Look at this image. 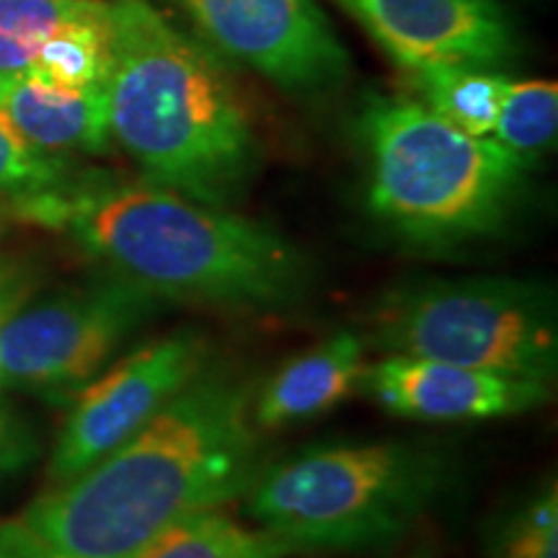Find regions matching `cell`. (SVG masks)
I'll return each mask as SVG.
<instances>
[{
  "instance_id": "obj_1",
  "label": "cell",
  "mask_w": 558,
  "mask_h": 558,
  "mask_svg": "<svg viewBox=\"0 0 558 558\" xmlns=\"http://www.w3.org/2000/svg\"><path fill=\"white\" fill-rule=\"evenodd\" d=\"M256 386L209 362L145 429L0 525V558H132L259 473Z\"/></svg>"
},
{
  "instance_id": "obj_2",
  "label": "cell",
  "mask_w": 558,
  "mask_h": 558,
  "mask_svg": "<svg viewBox=\"0 0 558 558\" xmlns=\"http://www.w3.org/2000/svg\"><path fill=\"white\" fill-rule=\"evenodd\" d=\"M32 218L68 226L107 275L166 305L279 313L316 288L308 256L275 228L150 181L52 194Z\"/></svg>"
},
{
  "instance_id": "obj_3",
  "label": "cell",
  "mask_w": 558,
  "mask_h": 558,
  "mask_svg": "<svg viewBox=\"0 0 558 558\" xmlns=\"http://www.w3.org/2000/svg\"><path fill=\"white\" fill-rule=\"evenodd\" d=\"M109 137L150 184L226 207L259 169V140L218 60L148 0H109Z\"/></svg>"
},
{
  "instance_id": "obj_4",
  "label": "cell",
  "mask_w": 558,
  "mask_h": 558,
  "mask_svg": "<svg viewBox=\"0 0 558 558\" xmlns=\"http://www.w3.org/2000/svg\"><path fill=\"white\" fill-rule=\"evenodd\" d=\"M450 484L452 458L437 445L341 442L262 465L243 501L295 556H369L401 546Z\"/></svg>"
},
{
  "instance_id": "obj_5",
  "label": "cell",
  "mask_w": 558,
  "mask_h": 558,
  "mask_svg": "<svg viewBox=\"0 0 558 558\" xmlns=\"http://www.w3.org/2000/svg\"><path fill=\"white\" fill-rule=\"evenodd\" d=\"M373 215L403 243L452 248L497 233L527 160L424 104L375 101L362 122Z\"/></svg>"
},
{
  "instance_id": "obj_6",
  "label": "cell",
  "mask_w": 558,
  "mask_h": 558,
  "mask_svg": "<svg viewBox=\"0 0 558 558\" xmlns=\"http://www.w3.org/2000/svg\"><path fill=\"white\" fill-rule=\"evenodd\" d=\"M367 326L365 341L386 354L556 378L558 300L543 279H414L388 290Z\"/></svg>"
},
{
  "instance_id": "obj_7",
  "label": "cell",
  "mask_w": 558,
  "mask_h": 558,
  "mask_svg": "<svg viewBox=\"0 0 558 558\" xmlns=\"http://www.w3.org/2000/svg\"><path fill=\"white\" fill-rule=\"evenodd\" d=\"M163 308L150 292L104 271L96 282L13 311L0 324V383L73 401Z\"/></svg>"
},
{
  "instance_id": "obj_8",
  "label": "cell",
  "mask_w": 558,
  "mask_h": 558,
  "mask_svg": "<svg viewBox=\"0 0 558 558\" xmlns=\"http://www.w3.org/2000/svg\"><path fill=\"white\" fill-rule=\"evenodd\" d=\"M209 362L207 339L194 329H179L145 341L101 369L70 401L50 460V486L81 476L148 427Z\"/></svg>"
},
{
  "instance_id": "obj_9",
  "label": "cell",
  "mask_w": 558,
  "mask_h": 558,
  "mask_svg": "<svg viewBox=\"0 0 558 558\" xmlns=\"http://www.w3.org/2000/svg\"><path fill=\"white\" fill-rule=\"evenodd\" d=\"M228 58L288 90H324L347 75L349 58L316 0H179Z\"/></svg>"
},
{
  "instance_id": "obj_10",
  "label": "cell",
  "mask_w": 558,
  "mask_h": 558,
  "mask_svg": "<svg viewBox=\"0 0 558 558\" xmlns=\"http://www.w3.org/2000/svg\"><path fill=\"white\" fill-rule=\"evenodd\" d=\"M360 390L388 414L442 424L520 416L550 401L548 380L401 354L367 365Z\"/></svg>"
},
{
  "instance_id": "obj_11",
  "label": "cell",
  "mask_w": 558,
  "mask_h": 558,
  "mask_svg": "<svg viewBox=\"0 0 558 558\" xmlns=\"http://www.w3.org/2000/svg\"><path fill=\"white\" fill-rule=\"evenodd\" d=\"M401 68H486L512 54V32L492 0H339Z\"/></svg>"
},
{
  "instance_id": "obj_12",
  "label": "cell",
  "mask_w": 558,
  "mask_h": 558,
  "mask_svg": "<svg viewBox=\"0 0 558 558\" xmlns=\"http://www.w3.org/2000/svg\"><path fill=\"white\" fill-rule=\"evenodd\" d=\"M367 373L365 333L337 331L308 352L284 362L254 390L251 418L259 432L308 424L360 393Z\"/></svg>"
},
{
  "instance_id": "obj_13",
  "label": "cell",
  "mask_w": 558,
  "mask_h": 558,
  "mask_svg": "<svg viewBox=\"0 0 558 558\" xmlns=\"http://www.w3.org/2000/svg\"><path fill=\"white\" fill-rule=\"evenodd\" d=\"M0 114L45 153H101L109 143L104 86L68 88L34 70L0 73Z\"/></svg>"
},
{
  "instance_id": "obj_14",
  "label": "cell",
  "mask_w": 558,
  "mask_h": 558,
  "mask_svg": "<svg viewBox=\"0 0 558 558\" xmlns=\"http://www.w3.org/2000/svg\"><path fill=\"white\" fill-rule=\"evenodd\" d=\"M295 556L256 525H243L228 512L207 509L177 522L132 558H290Z\"/></svg>"
},
{
  "instance_id": "obj_15",
  "label": "cell",
  "mask_w": 558,
  "mask_h": 558,
  "mask_svg": "<svg viewBox=\"0 0 558 558\" xmlns=\"http://www.w3.org/2000/svg\"><path fill=\"white\" fill-rule=\"evenodd\" d=\"M414 81L424 96V107L476 137H492L509 78L486 73V68L435 65L414 70Z\"/></svg>"
},
{
  "instance_id": "obj_16",
  "label": "cell",
  "mask_w": 558,
  "mask_h": 558,
  "mask_svg": "<svg viewBox=\"0 0 558 558\" xmlns=\"http://www.w3.org/2000/svg\"><path fill=\"white\" fill-rule=\"evenodd\" d=\"M68 88L104 86L109 70V9L96 5L86 16L60 26L29 68Z\"/></svg>"
},
{
  "instance_id": "obj_17",
  "label": "cell",
  "mask_w": 558,
  "mask_h": 558,
  "mask_svg": "<svg viewBox=\"0 0 558 558\" xmlns=\"http://www.w3.org/2000/svg\"><path fill=\"white\" fill-rule=\"evenodd\" d=\"M101 0H0V73H21L60 26L86 16Z\"/></svg>"
},
{
  "instance_id": "obj_18",
  "label": "cell",
  "mask_w": 558,
  "mask_h": 558,
  "mask_svg": "<svg viewBox=\"0 0 558 558\" xmlns=\"http://www.w3.org/2000/svg\"><path fill=\"white\" fill-rule=\"evenodd\" d=\"M558 86L554 81L509 83L492 137L530 160L556 143Z\"/></svg>"
},
{
  "instance_id": "obj_19",
  "label": "cell",
  "mask_w": 558,
  "mask_h": 558,
  "mask_svg": "<svg viewBox=\"0 0 558 558\" xmlns=\"http://www.w3.org/2000/svg\"><path fill=\"white\" fill-rule=\"evenodd\" d=\"M484 558H558L556 481L538 486L494 522Z\"/></svg>"
},
{
  "instance_id": "obj_20",
  "label": "cell",
  "mask_w": 558,
  "mask_h": 558,
  "mask_svg": "<svg viewBox=\"0 0 558 558\" xmlns=\"http://www.w3.org/2000/svg\"><path fill=\"white\" fill-rule=\"evenodd\" d=\"M62 192V166L50 153L34 148L0 114V194H11L26 205Z\"/></svg>"
},
{
  "instance_id": "obj_21",
  "label": "cell",
  "mask_w": 558,
  "mask_h": 558,
  "mask_svg": "<svg viewBox=\"0 0 558 558\" xmlns=\"http://www.w3.org/2000/svg\"><path fill=\"white\" fill-rule=\"evenodd\" d=\"M39 456V439L19 411L0 403V476H13Z\"/></svg>"
},
{
  "instance_id": "obj_22",
  "label": "cell",
  "mask_w": 558,
  "mask_h": 558,
  "mask_svg": "<svg viewBox=\"0 0 558 558\" xmlns=\"http://www.w3.org/2000/svg\"><path fill=\"white\" fill-rule=\"evenodd\" d=\"M34 284V275L24 264L0 256V324L26 303Z\"/></svg>"
},
{
  "instance_id": "obj_23",
  "label": "cell",
  "mask_w": 558,
  "mask_h": 558,
  "mask_svg": "<svg viewBox=\"0 0 558 558\" xmlns=\"http://www.w3.org/2000/svg\"><path fill=\"white\" fill-rule=\"evenodd\" d=\"M407 558H437V556H435V550H432L429 546H418L416 550H411Z\"/></svg>"
},
{
  "instance_id": "obj_24",
  "label": "cell",
  "mask_w": 558,
  "mask_h": 558,
  "mask_svg": "<svg viewBox=\"0 0 558 558\" xmlns=\"http://www.w3.org/2000/svg\"><path fill=\"white\" fill-rule=\"evenodd\" d=\"M290 558H295V556H290Z\"/></svg>"
}]
</instances>
